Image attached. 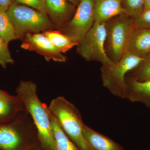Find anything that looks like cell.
I'll return each instance as SVG.
<instances>
[{"label": "cell", "mask_w": 150, "mask_h": 150, "mask_svg": "<svg viewBox=\"0 0 150 150\" xmlns=\"http://www.w3.org/2000/svg\"><path fill=\"white\" fill-rule=\"evenodd\" d=\"M144 59L127 52L118 63L102 65L100 72L103 85L113 95L125 99L127 74L138 67Z\"/></svg>", "instance_id": "cell-6"}, {"label": "cell", "mask_w": 150, "mask_h": 150, "mask_svg": "<svg viewBox=\"0 0 150 150\" xmlns=\"http://www.w3.org/2000/svg\"><path fill=\"white\" fill-rule=\"evenodd\" d=\"M48 108L79 150H91L83 137L81 115L74 105L64 97L59 96L51 100Z\"/></svg>", "instance_id": "cell-3"}, {"label": "cell", "mask_w": 150, "mask_h": 150, "mask_svg": "<svg viewBox=\"0 0 150 150\" xmlns=\"http://www.w3.org/2000/svg\"><path fill=\"white\" fill-rule=\"evenodd\" d=\"M12 4H18L30 7L47 15L48 9L44 0H11Z\"/></svg>", "instance_id": "cell-21"}, {"label": "cell", "mask_w": 150, "mask_h": 150, "mask_svg": "<svg viewBox=\"0 0 150 150\" xmlns=\"http://www.w3.org/2000/svg\"><path fill=\"white\" fill-rule=\"evenodd\" d=\"M94 1L82 0L72 18L60 31L79 43L94 23Z\"/></svg>", "instance_id": "cell-8"}, {"label": "cell", "mask_w": 150, "mask_h": 150, "mask_svg": "<svg viewBox=\"0 0 150 150\" xmlns=\"http://www.w3.org/2000/svg\"><path fill=\"white\" fill-rule=\"evenodd\" d=\"M150 10V0H144V11Z\"/></svg>", "instance_id": "cell-26"}, {"label": "cell", "mask_w": 150, "mask_h": 150, "mask_svg": "<svg viewBox=\"0 0 150 150\" xmlns=\"http://www.w3.org/2000/svg\"><path fill=\"white\" fill-rule=\"evenodd\" d=\"M127 52L144 58L150 54V29L134 28L128 45Z\"/></svg>", "instance_id": "cell-13"}, {"label": "cell", "mask_w": 150, "mask_h": 150, "mask_svg": "<svg viewBox=\"0 0 150 150\" xmlns=\"http://www.w3.org/2000/svg\"><path fill=\"white\" fill-rule=\"evenodd\" d=\"M48 15L55 27L60 30L75 13V6L67 0H44Z\"/></svg>", "instance_id": "cell-10"}, {"label": "cell", "mask_w": 150, "mask_h": 150, "mask_svg": "<svg viewBox=\"0 0 150 150\" xmlns=\"http://www.w3.org/2000/svg\"><path fill=\"white\" fill-rule=\"evenodd\" d=\"M105 22H95L92 27L77 46V52L88 62L96 61L100 62L102 65L113 64L105 53Z\"/></svg>", "instance_id": "cell-7"}, {"label": "cell", "mask_w": 150, "mask_h": 150, "mask_svg": "<svg viewBox=\"0 0 150 150\" xmlns=\"http://www.w3.org/2000/svg\"><path fill=\"white\" fill-rule=\"evenodd\" d=\"M125 14L121 0H95V22H105L113 17Z\"/></svg>", "instance_id": "cell-12"}, {"label": "cell", "mask_w": 150, "mask_h": 150, "mask_svg": "<svg viewBox=\"0 0 150 150\" xmlns=\"http://www.w3.org/2000/svg\"><path fill=\"white\" fill-rule=\"evenodd\" d=\"M70 3L73 4V5L76 6H78L79 5V4L80 3H81V1L82 0H68Z\"/></svg>", "instance_id": "cell-27"}, {"label": "cell", "mask_w": 150, "mask_h": 150, "mask_svg": "<svg viewBox=\"0 0 150 150\" xmlns=\"http://www.w3.org/2000/svg\"><path fill=\"white\" fill-rule=\"evenodd\" d=\"M134 18L136 27L150 29V10L144 11L139 16Z\"/></svg>", "instance_id": "cell-23"}, {"label": "cell", "mask_w": 150, "mask_h": 150, "mask_svg": "<svg viewBox=\"0 0 150 150\" xmlns=\"http://www.w3.org/2000/svg\"><path fill=\"white\" fill-rule=\"evenodd\" d=\"M16 93L34 122L41 146L46 150H56L50 111L39 99L36 84L31 81H21Z\"/></svg>", "instance_id": "cell-1"}, {"label": "cell", "mask_w": 150, "mask_h": 150, "mask_svg": "<svg viewBox=\"0 0 150 150\" xmlns=\"http://www.w3.org/2000/svg\"><path fill=\"white\" fill-rule=\"evenodd\" d=\"M17 39L29 33H40L55 27L47 15L27 6L12 4L6 11Z\"/></svg>", "instance_id": "cell-5"}, {"label": "cell", "mask_w": 150, "mask_h": 150, "mask_svg": "<svg viewBox=\"0 0 150 150\" xmlns=\"http://www.w3.org/2000/svg\"><path fill=\"white\" fill-rule=\"evenodd\" d=\"M11 4V0H0V11H6Z\"/></svg>", "instance_id": "cell-24"}, {"label": "cell", "mask_w": 150, "mask_h": 150, "mask_svg": "<svg viewBox=\"0 0 150 150\" xmlns=\"http://www.w3.org/2000/svg\"><path fill=\"white\" fill-rule=\"evenodd\" d=\"M40 145L36 126L25 110L10 123L0 125V149L30 150Z\"/></svg>", "instance_id": "cell-2"}, {"label": "cell", "mask_w": 150, "mask_h": 150, "mask_svg": "<svg viewBox=\"0 0 150 150\" xmlns=\"http://www.w3.org/2000/svg\"><path fill=\"white\" fill-rule=\"evenodd\" d=\"M134 18L128 15H119L105 22V53L114 64L127 53L132 32L136 28Z\"/></svg>", "instance_id": "cell-4"}, {"label": "cell", "mask_w": 150, "mask_h": 150, "mask_svg": "<svg viewBox=\"0 0 150 150\" xmlns=\"http://www.w3.org/2000/svg\"><path fill=\"white\" fill-rule=\"evenodd\" d=\"M125 99L132 102L140 103L150 108V80L139 81L126 78Z\"/></svg>", "instance_id": "cell-11"}, {"label": "cell", "mask_w": 150, "mask_h": 150, "mask_svg": "<svg viewBox=\"0 0 150 150\" xmlns=\"http://www.w3.org/2000/svg\"><path fill=\"white\" fill-rule=\"evenodd\" d=\"M126 77L139 81L150 80V54L134 69L127 74Z\"/></svg>", "instance_id": "cell-19"}, {"label": "cell", "mask_w": 150, "mask_h": 150, "mask_svg": "<svg viewBox=\"0 0 150 150\" xmlns=\"http://www.w3.org/2000/svg\"><path fill=\"white\" fill-rule=\"evenodd\" d=\"M30 150H46L44 149L42 146L41 145H39V146H37L31 149Z\"/></svg>", "instance_id": "cell-28"}, {"label": "cell", "mask_w": 150, "mask_h": 150, "mask_svg": "<svg viewBox=\"0 0 150 150\" xmlns=\"http://www.w3.org/2000/svg\"><path fill=\"white\" fill-rule=\"evenodd\" d=\"M0 150H2L0 149Z\"/></svg>", "instance_id": "cell-29"}, {"label": "cell", "mask_w": 150, "mask_h": 150, "mask_svg": "<svg viewBox=\"0 0 150 150\" xmlns=\"http://www.w3.org/2000/svg\"><path fill=\"white\" fill-rule=\"evenodd\" d=\"M0 36L7 44L17 39L13 25L7 14L2 11H0Z\"/></svg>", "instance_id": "cell-18"}, {"label": "cell", "mask_w": 150, "mask_h": 150, "mask_svg": "<svg viewBox=\"0 0 150 150\" xmlns=\"http://www.w3.org/2000/svg\"><path fill=\"white\" fill-rule=\"evenodd\" d=\"M144 0H121L122 8L126 14L136 18L144 11Z\"/></svg>", "instance_id": "cell-20"}, {"label": "cell", "mask_w": 150, "mask_h": 150, "mask_svg": "<svg viewBox=\"0 0 150 150\" xmlns=\"http://www.w3.org/2000/svg\"><path fill=\"white\" fill-rule=\"evenodd\" d=\"M11 96L7 93L6 92L0 90V99L9 98Z\"/></svg>", "instance_id": "cell-25"}, {"label": "cell", "mask_w": 150, "mask_h": 150, "mask_svg": "<svg viewBox=\"0 0 150 150\" xmlns=\"http://www.w3.org/2000/svg\"><path fill=\"white\" fill-rule=\"evenodd\" d=\"M21 47L25 50L35 51L44 57L47 62H66L67 58L43 33H29L22 39Z\"/></svg>", "instance_id": "cell-9"}, {"label": "cell", "mask_w": 150, "mask_h": 150, "mask_svg": "<svg viewBox=\"0 0 150 150\" xmlns=\"http://www.w3.org/2000/svg\"><path fill=\"white\" fill-rule=\"evenodd\" d=\"M50 115L55 139L56 150H79L63 131L57 119L50 111Z\"/></svg>", "instance_id": "cell-16"}, {"label": "cell", "mask_w": 150, "mask_h": 150, "mask_svg": "<svg viewBox=\"0 0 150 150\" xmlns=\"http://www.w3.org/2000/svg\"><path fill=\"white\" fill-rule=\"evenodd\" d=\"M25 110L24 104L17 96L0 99V125L10 123L20 112Z\"/></svg>", "instance_id": "cell-15"}, {"label": "cell", "mask_w": 150, "mask_h": 150, "mask_svg": "<svg viewBox=\"0 0 150 150\" xmlns=\"http://www.w3.org/2000/svg\"><path fill=\"white\" fill-rule=\"evenodd\" d=\"M13 64L14 61L9 50L8 44L5 43L0 36V65L5 69L8 64Z\"/></svg>", "instance_id": "cell-22"}, {"label": "cell", "mask_w": 150, "mask_h": 150, "mask_svg": "<svg viewBox=\"0 0 150 150\" xmlns=\"http://www.w3.org/2000/svg\"><path fill=\"white\" fill-rule=\"evenodd\" d=\"M42 33L62 53H66L79 44L60 31L50 30Z\"/></svg>", "instance_id": "cell-17"}, {"label": "cell", "mask_w": 150, "mask_h": 150, "mask_svg": "<svg viewBox=\"0 0 150 150\" xmlns=\"http://www.w3.org/2000/svg\"><path fill=\"white\" fill-rule=\"evenodd\" d=\"M83 133L91 150H125L118 143L84 124Z\"/></svg>", "instance_id": "cell-14"}]
</instances>
